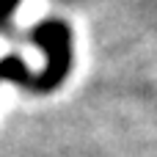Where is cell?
I'll return each mask as SVG.
<instances>
[{
    "label": "cell",
    "instance_id": "3",
    "mask_svg": "<svg viewBox=\"0 0 157 157\" xmlns=\"http://www.w3.org/2000/svg\"><path fill=\"white\" fill-rule=\"evenodd\" d=\"M22 0H0V36L11 39L14 36V14Z\"/></svg>",
    "mask_w": 157,
    "mask_h": 157
},
{
    "label": "cell",
    "instance_id": "2",
    "mask_svg": "<svg viewBox=\"0 0 157 157\" xmlns=\"http://www.w3.org/2000/svg\"><path fill=\"white\" fill-rule=\"evenodd\" d=\"M30 77H33V72L25 66V61L22 58H17V55H6V58H0V80H6V83H14V86H19V88H30Z\"/></svg>",
    "mask_w": 157,
    "mask_h": 157
},
{
    "label": "cell",
    "instance_id": "1",
    "mask_svg": "<svg viewBox=\"0 0 157 157\" xmlns=\"http://www.w3.org/2000/svg\"><path fill=\"white\" fill-rule=\"evenodd\" d=\"M28 39L47 55V63L41 72L30 77L33 94H52L55 88L63 86V80L72 72V28L63 19H44L33 25Z\"/></svg>",
    "mask_w": 157,
    "mask_h": 157
}]
</instances>
